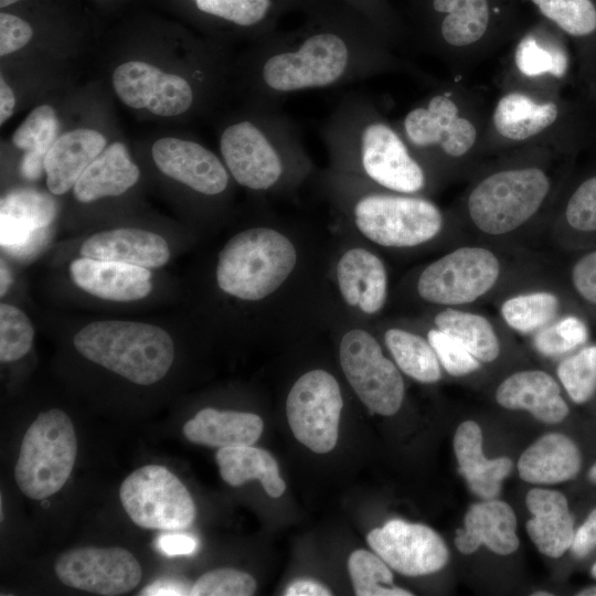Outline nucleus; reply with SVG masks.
Returning a JSON list of instances; mask_svg holds the SVG:
<instances>
[{
  "mask_svg": "<svg viewBox=\"0 0 596 596\" xmlns=\"http://www.w3.org/2000/svg\"><path fill=\"white\" fill-rule=\"evenodd\" d=\"M374 31L360 20L321 13L295 31L262 38L248 66L255 103L280 106L288 96L342 86L395 67Z\"/></svg>",
  "mask_w": 596,
  "mask_h": 596,
  "instance_id": "1",
  "label": "nucleus"
},
{
  "mask_svg": "<svg viewBox=\"0 0 596 596\" xmlns=\"http://www.w3.org/2000/svg\"><path fill=\"white\" fill-rule=\"evenodd\" d=\"M255 104L248 116L223 128L220 151L237 183L267 191L306 167V155L297 127L279 106Z\"/></svg>",
  "mask_w": 596,
  "mask_h": 596,
  "instance_id": "2",
  "label": "nucleus"
},
{
  "mask_svg": "<svg viewBox=\"0 0 596 596\" xmlns=\"http://www.w3.org/2000/svg\"><path fill=\"white\" fill-rule=\"evenodd\" d=\"M73 341L84 358L139 385L163 379L174 358L170 334L151 323L95 321L83 327Z\"/></svg>",
  "mask_w": 596,
  "mask_h": 596,
  "instance_id": "3",
  "label": "nucleus"
},
{
  "mask_svg": "<svg viewBox=\"0 0 596 596\" xmlns=\"http://www.w3.org/2000/svg\"><path fill=\"white\" fill-rule=\"evenodd\" d=\"M297 262L292 243L269 227L245 230L223 246L216 265L219 287L236 298L256 301L278 289Z\"/></svg>",
  "mask_w": 596,
  "mask_h": 596,
  "instance_id": "4",
  "label": "nucleus"
},
{
  "mask_svg": "<svg viewBox=\"0 0 596 596\" xmlns=\"http://www.w3.org/2000/svg\"><path fill=\"white\" fill-rule=\"evenodd\" d=\"M77 441L73 423L61 409L40 413L22 439L14 479L30 499L43 500L66 483L75 464Z\"/></svg>",
  "mask_w": 596,
  "mask_h": 596,
  "instance_id": "5",
  "label": "nucleus"
},
{
  "mask_svg": "<svg viewBox=\"0 0 596 596\" xmlns=\"http://www.w3.org/2000/svg\"><path fill=\"white\" fill-rule=\"evenodd\" d=\"M550 179L540 168L494 172L482 179L467 201L472 223L483 233L502 235L526 223L541 207Z\"/></svg>",
  "mask_w": 596,
  "mask_h": 596,
  "instance_id": "6",
  "label": "nucleus"
},
{
  "mask_svg": "<svg viewBox=\"0 0 596 596\" xmlns=\"http://www.w3.org/2000/svg\"><path fill=\"white\" fill-rule=\"evenodd\" d=\"M358 230L372 242L387 247H411L435 237L443 215L430 201L409 194L368 192L352 204Z\"/></svg>",
  "mask_w": 596,
  "mask_h": 596,
  "instance_id": "7",
  "label": "nucleus"
},
{
  "mask_svg": "<svg viewBox=\"0 0 596 596\" xmlns=\"http://www.w3.org/2000/svg\"><path fill=\"white\" fill-rule=\"evenodd\" d=\"M120 502L131 521L149 530L190 528L196 515L187 487L168 468L148 465L132 471L119 488Z\"/></svg>",
  "mask_w": 596,
  "mask_h": 596,
  "instance_id": "8",
  "label": "nucleus"
},
{
  "mask_svg": "<svg viewBox=\"0 0 596 596\" xmlns=\"http://www.w3.org/2000/svg\"><path fill=\"white\" fill-rule=\"evenodd\" d=\"M500 269V262L490 249L462 246L430 263L418 278L417 290L430 304L466 305L496 285Z\"/></svg>",
  "mask_w": 596,
  "mask_h": 596,
  "instance_id": "9",
  "label": "nucleus"
},
{
  "mask_svg": "<svg viewBox=\"0 0 596 596\" xmlns=\"http://www.w3.org/2000/svg\"><path fill=\"white\" fill-rule=\"evenodd\" d=\"M342 405L339 384L330 373L312 370L301 375L286 402L295 438L317 454L332 450L338 441Z\"/></svg>",
  "mask_w": 596,
  "mask_h": 596,
  "instance_id": "10",
  "label": "nucleus"
},
{
  "mask_svg": "<svg viewBox=\"0 0 596 596\" xmlns=\"http://www.w3.org/2000/svg\"><path fill=\"white\" fill-rule=\"evenodd\" d=\"M339 356L348 382L369 409L384 416L400 409L403 377L369 332L362 329L347 332L340 342Z\"/></svg>",
  "mask_w": 596,
  "mask_h": 596,
  "instance_id": "11",
  "label": "nucleus"
},
{
  "mask_svg": "<svg viewBox=\"0 0 596 596\" xmlns=\"http://www.w3.org/2000/svg\"><path fill=\"white\" fill-rule=\"evenodd\" d=\"M66 586L103 596L132 590L141 581V566L126 549L85 546L61 554L54 564Z\"/></svg>",
  "mask_w": 596,
  "mask_h": 596,
  "instance_id": "12",
  "label": "nucleus"
},
{
  "mask_svg": "<svg viewBox=\"0 0 596 596\" xmlns=\"http://www.w3.org/2000/svg\"><path fill=\"white\" fill-rule=\"evenodd\" d=\"M366 542L390 567L406 576L438 572L448 562L444 540L421 523L390 520L382 528L373 529Z\"/></svg>",
  "mask_w": 596,
  "mask_h": 596,
  "instance_id": "13",
  "label": "nucleus"
},
{
  "mask_svg": "<svg viewBox=\"0 0 596 596\" xmlns=\"http://www.w3.org/2000/svg\"><path fill=\"white\" fill-rule=\"evenodd\" d=\"M401 134L415 149H439L454 158L466 155L477 140L475 125L459 115L456 102L446 94L412 108L401 123Z\"/></svg>",
  "mask_w": 596,
  "mask_h": 596,
  "instance_id": "14",
  "label": "nucleus"
},
{
  "mask_svg": "<svg viewBox=\"0 0 596 596\" xmlns=\"http://www.w3.org/2000/svg\"><path fill=\"white\" fill-rule=\"evenodd\" d=\"M113 85L127 106L146 108L158 116L181 115L194 102V91L189 81L146 62L130 61L119 65L114 71Z\"/></svg>",
  "mask_w": 596,
  "mask_h": 596,
  "instance_id": "15",
  "label": "nucleus"
},
{
  "mask_svg": "<svg viewBox=\"0 0 596 596\" xmlns=\"http://www.w3.org/2000/svg\"><path fill=\"white\" fill-rule=\"evenodd\" d=\"M152 158L163 174L203 195H219L228 185L225 164L195 141L163 137L153 143Z\"/></svg>",
  "mask_w": 596,
  "mask_h": 596,
  "instance_id": "16",
  "label": "nucleus"
},
{
  "mask_svg": "<svg viewBox=\"0 0 596 596\" xmlns=\"http://www.w3.org/2000/svg\"><path fill=\"white\" fill-rule=\"evenodd\" d=\"M0 242L17 257H30L46 240V228L56 215L52 198L31 190L9 193L1 200Z\"/></svg>",
  "mask_w": 596,
  "mask_h": 596,
  "instance_id": "17",
  "label": "nucleus"
},
{
  "mask_svg": "<svg viewBox=\"0 0 596 596\" xmlns=\"http://www.w3.org/2000/svg\"><path fill=\"white\" fill-rule=\"evenodd\" d=\"M70 274L76 286L105 300L135 301L152 289L151 272L131 264L82 256L71 263Z\"/></svg>",
  "mask_w": 596,
  "mask_h": 596,
  "instance_id": "18",
  "label": "nucleus"
},
{
  "mask_svg": "<svg viewBox=\"0 0 596 596\" xmlns=\"http://www.w3.org/2000/svg\"><path fill=\"white\" fill-rule=\"evenodd\" d=\"M81 255L146 268L163 266L170 258L167 241L159 234L134 227L102 231L81 246Z\"/></svg>",
  "mask_w": 596,
  "mask_h": 596,
  "instance_id": "19",
  "label": "nucleus"
},
{
  "mask_svg": "<svg viewBox=\"0 0 596 596\" xmlns=\"http://www.w3.org/2000/svg\"><path fill=\"white\" fill-rule=\"evenodd\" d=\"M482 544L500 555L518 549L517 518L508 503L489 500L467 511L464 528L456 531L455 545L462 554H471Z\"/></svg>",
  "mask_w": 596,
  "mask_h": 596,
  "instance_id": "20",
  "label": "nucleus"
},
{
  "mask_svg": "<svg viewBox=\"0 0 596 596\" xmlns=\"http://www.w3.org/2000/svg\"><path fill=\"white\" fill-rule=\"evenodd\" d=\"M497 402L504 408L525 409L535 418L556 424L568 414L557 382L540 370L520 371L500 383Z\"/></svg>",
  "mask_w": 596,
  "mask_h": 596,
  "instance_id": "21",
  "label": "nucleus"
},
{
  "mask_svg": "<svg viewBox=\"0 0 596 596\" xmlns=\"http://www.w3.org/2000/svg\"><path fill=\"white\" fill-rule=\"evenodd\" d=\"M533 514L526 532L538 550L550 557L562 556L573 543L574 519L566 497L556 490L534 488L525 498Z\"/></svg>",
  "mask_w": 596,
  "mask_h": 596,
  "instance_id": "22",
  "label": "nucleus"
},
{
  "mask_svg": "<svg viewBox=\"0 0 596 596\" xmlns=\"http://www.w3.org/2000/svg\"><path fill=\"white\" fill-rule=\"evenodd\" d=\"M340 292L345 302L373 315L382 309L387 296V275L383 262L364 248L343 254L337 266Z\"/></svg>",
  "mask_w": 596,
  "mask_h": 596,
  "instance_id": "23",
  "label": "nucleus"
},
{
  "mask_svg": "<svg viewBox=\"0 0 596 596\" xmlns=\"http://www.w3.org/2000/svg\"><path fill=\"white\" fill-rule=\"evenodd\" d=\"M106 146L105 137L93 129H74L53 142L44 160L46 185L53 194L74 188L85 169Z\"/></svg>",
  "mask_w": 596,
  "mask_h": 596,
  "instance_id": "24",
  "label": "nucleus"
},
{
  "mask_svg": "<svg viewBox=\"0 0 596 596\" xmlns=\"http://www.w3.org/2000/svg\"><path fill=\"white\" fill-rule=\"evenodd\" d=\"M454 450L459 471L470 490L485 499L496 497L501 490L503 479L512 470L511 459L486 458L482 454L481 428L472 421H466L458 426L454 436Z\"/></svg>",
  "mask_w": 596,
  "mask_h": 596,
  "instance_id": "25",
  "label": "nucleus"
},
{
  "mask_svg": "<svg viewBox=\"0 0 596 596\" xmlns=\"http://www.w3.org/2000/svg\"><path fill=\"white\" fill-rule=\"evenodd\" d=\"M581 465L582 457L575 443L563 434L551 433L523 451L518 471L526 482L553 485L573 479Z\"/></svg>",
  "mask_w": 596,
  "mask_h": 596,
  "instance_id": "26",
  "label": "nucleus"
},
{
  "mask_svg": "<svg viewBox=\"0 0 596 596\" xmlns=\"http://www.w3.org/2000/svg\"><path fill=\"white\" fill-rule=\"evenodd\" d=\"M263 428V419L254 413L206 407L184 424L183 434L193 444L225 448L253 445Z\"/></svg>",
  "mask_w": 596,
  "mask_h": 596,
  "instance_id": "27",
  "label": "nucleus"
},
{
  "mask_svg": "<svg viewBox=\"0 0 596 596\" xmlns=\"http://www.w3.org/2000/svg\"><path fill=\"white\" fill-rule=\"evenodd\" d=\"M139 179V169L131 161L126 146L114 142L104 149L76 181L73 193L83 203L117 196Z\"/></svg>",
  "mask_w": 596,
  "mask_h": 596,
  "instance_id": "28",
  "label": "nucleus"
},
{
  "mask_svg": "<svg viewBox=\"0 0 596 596\" xmlns=\"http://www.w3.org/2000/svg\"><path fill=\"white\" fill-rule=\"evenodd\" d=\"M215 460L222 479L230 486L256 479L272 498L280 497L286 489L276 459L265 449L253 445L219 448Z\"/></svg>",
  "mask_w": 596,
  "mask_h": 596,
  "instance_id": "29",
  "label": "nucleus"
},
{
  "mask_svg": "<svg viewBox=\"0 0 596 596\" xmlns=\"http://www.w3.org/2000/svg\"><path fill=\"white\" fill-rule=\"evenodd\" d=\"M557 114L554 103H538L529 95L513 92L499 99L492 121L502 137L521 141L550 127L556 120Z\"/></svg>",
  "mask_w": 596,
  "mask_h": 596,
  "instance_id": "30",
  "label": "nucleus"
},
{
  "mask_svg": "<svg viewBox=\"0 0 596 596\" xmlns=\"http://www.w3.org/2000/svg\"><path fill=\"white\" fill-rule=\"evenodd\" d=\"M57 118L53 107L41 105L34 108L12 136L14 146L25 153L21 160V174L36 180L44 170L45 156L56 140Z\"/></svg>",
  "mask_w": 596,
  "mask_h": 596,
  "instance_id": "31",
  "label": "nucleus"
},
{
  "mask_svg": "<svg viewBox=\"0 0 596 596\" xmlns=\"http://www.w3.org/2000/svg\"><path fill=\"white\" fill-rule=\"evenodd\" d=\"M432 7L438 13H446L439 32L443 41L453 47L476 43L488 29V0H432Z\"/></svg>",
  "mask_w": 596,
  "mask_h": 596,
  "instance_id": "32",
  "label": "nucleus"
},
{
  "mask_svg": "<svg viewBox=\"0 0 596 596\" xmlns=\"http://www.w3.org/2000/svg\"><path fill=\"white\" fill-rule=\"evenodd\" d=\"M436 328L459 341L480 362L494 361L500 343L492 324L481 315L447 308L435 317Z\"/></svg>",
  "mask_w": 596,
  "mask_h": 596,
  "instance_id": "33",
  "label": "nucleus"
},
{
  "mask_svg": "<svg viewBox=\"0 0 596 596\" xmlns=\"http://www.w3.org/2000/svg\"><path fill=\"white\" fill-rule=\"evenodd\" d=\"M201 12L232 23L241 29L256 31L263 38L274 32L280 11L299 0H192Z\"/></svg>",
  "mask_w": 596,
  "mask_h": 596,
  "instance_id": "34",
  "label": "nucleus"
},
{
  "mask_svg": "<svg viewBox=\"0 0 596 596\" xmlns=\"http://www.w3.org/2000/svg\"><path fill=\"white\" fill-rule=\"evenodd\" d=\"M384 340L397 366L406 375L423 383L440 379L439 360L428 340L397 328L389 329Z\"/></svg>",
  "mask_w": 596,
  "mask_h": 596,
  "instance_id": "35",
  "label": "nucleus"
},
{
  "mask_svg": "<svg viewBox=\"0 0 596 596\" xmlns=\"http://www.w3.org/2000/svg\"><path fill=\"white\" fill-rule=\"evenodd\" d=\"M558 311V298L550 291L518 295L501 306L507 324L521 333H530L550 324Z\"/></svg>",
  "mask_w": 596,
  "mask_h": 596,
  "instance_id": "36",
  "label": "nucleus"
},
{
  "mask_svg": "<svg viewBox=\"0 0 596 596\" xmlns=\"http://www.w3.org/2000/svg\"><path fill=\"white\" fill-rule=\"evenodd\" d=\"M348 571L358 596H411L413 593L397 587L389 565L375 553L366 550L352 552Z\"/></svg>",
  "mask_w": 596,
  "mask_h": 596,
  "instance_id": "37",
  "label": "nucleus"
},
{
  "mask_svg": "<svg viewBox=\"0 0 596 596\" xmlns=\"http://www.w3.org/2000/svg\"><path fill=\"white\" fill-rule=\"evenodd\" d=\"M540 12L573 36L596 30V8L592 0H531Z\"/></svg>",
  "mask_w": 596,
  "mask_h": 596,
  "instance_id": "38",
  "label": "nucleus"
},
{
  "mask_svg": "<svg viewBox=\"0 0 596 596\" xmlns=\"http://www.w3.org/2000/svg\"><path fill=\"white\" fill-rule=\"evenodd\" d=\"M557 376L573 402L588 401L596 390V345L585 347L562 361Z\"/></svg>",
  "mask_w": 596,
  "mask_h": 596,
  "instance_id": "39",
  "label": "nucleus"
},
{
  "mask_svg": "<svg viewBox=\"0 0 596 596\" xmlns=\"http://www.w3.org/2000/svg\"><path fill=\"white\" fill-rule=\"evenodd\" d=\"M34 338L33 326L19 308L0 306V360L13 362L23 358L31 349Z\"/></svg>",
  "mask_w": 596,
  "mask_h": 596,
  "instance_id": "40",
  "label": "nucleus"
},
{
  "mask_svg": "<svg viewBox=\"0 0 596 596\" xmlns=\"http://www.w3.org/2000/svg\"><path fill=\"white\" fill-rule=\"evenodd\" d=\"M587 339L586 323L576 316H567L538 330L533 342L541 354L555 356L584 344Z\"/></svg>",
  "mask_w": 596,
  "mask_h": 596,
  "instance_id": "41",
  "label": "nucleus"
},
{
  "mask_svg": "<svg viewBox=\"0 0 596 596\" xmlns=\"http://www.w3.org/2000/svg\"><path fill=\"white\" fill-rule=\"evenodd\" d=\"M514 61L520 73L530 77L545 74L561 77L567 68L564 52L545 47L533 38H525L519 43Z\"/></svg>",
  "mask_w": 596,
  "mask_h": 596,
  "instance_id": "42",
  "label": "nucleus"
},
{
  "mask_svg": "<svg viewBox=\"0 0 596 596\" xmlns=\"http://www.w3.org/2000/svg\"><path fill=\"white\" fill-rule=\"evenodd\" d=\"M256 581L248 573L234 568H216L200 576L191 587V596H251Z\"/></svg>",
  "mask_w": 596,
  "mask_h": 596,
  "instance_id": "43",
  "label": "nucleus"
},
{
  "mask_svg": "<svg viewBox=\"0 0 596 596\" xmlns=\"http://www.w3.org/2000/svg\"><path fill=\"white\" fill-rule=\"evenodd\" d=\"M427 340L433 347L440 364L454 376H462L476 371L480 361L473 356L459 341L439 329H432Z\"/></svg>",
  "mask_w": 596,
  "mask_h": 596,
  "instance_id": "44",
  "label": "nucleus"
},
{
  "mask_svg": "<svg viewBox=\"0 0 596 596\" xmlns=\"http://www.w3.org/2000/svg\"><path fill=\"white\" fill-rule=\"evenodd\" d=\"M565 217L581 232H596V175L585 180L571 195Z\"/></svg>",
  "mask_w": 596,
  "mask_h": 596,
  "instance_id": "45",
  "label": "nucleus"
},
{
  "mask_svg": "<svg viewBox=\"0 0 596 596\" xmlns=\"http://www.w3.org/2000/svg\"><path fill=\"white\" fill-rule=\"evenodd\" d=\"M33 35L32 26L23 19L0 13V55L4 56L22 49Z\"/></svg>",
  "mask_w": 596,
  "mask_h": 596,
  "instance_id": "46",
  "label": "nucleus"
},
{
  "mask_svg": "<svg viewBox=\"0 0 596 596\" xmlns=\"http://www.w3.org/2000/svg\"><path fill=\"white\" fill-rule=\"evenodd\" d=\"M571 277L577 294L596 305V251L585 254L575 263Z\"/></svg>",
  "mask_w": 596,
  "mask_h": 596,
  "instance_id": "47",
  "label": "nucleus"
},
{
  "mask_svg": "<svg viewBox=\"0 0 596 596\" xmlns=\"http://www.w3.org/2000/svg\"><path fill=\"white\" fill-rule=\"evenodd\" d=\"M596 547V509L593 510L585 522L574 534L571 550L578 557H585Z\"/></svg>",
  "mask_w": 596,
  "mask_h": 596,
  "instance_id": "48",
  "label": "nucleus"
},
{
  "mask_svg": "<svg viewBox=\"0 0 596 596\" xmlns=\"http://www.w3.org/2000/svg\"><path fill=\"white\" fill-rule=\"evenodd\" d=\"M157 545L166 555L175 556L193 553L198 546V542L192 536L172 533L159 536Z\"/></svg>",
  "mask_w": 596,
  "mask_h": 596,
  "instance_id": "49",
  "label": "nucleus"
},
{
  "mask_svg": "<svg viewBox=\"0 0 596 596\" xmlns=\"http://www.w3.org/2000/svg\"><path fill=\"white\" fill-rule=\"evenodd\" d=\"M191 587L173 578H161L145 587L139 595H190Z\"/></svg>",
  "mask_w": 596,
  "mask_h": 596,
  "instance_id": "50",
  "label": "nucleus"
},
{
  "mask_svg": "<svg viewBox=\"0 0 596 596\" xmlns=\"http://www.w3.org/2000/svg\"><path fill=\"white\" fill-rule=\"evenodd\" d=\"M331 590L323 584L312 579H297L287 586L286 596H330Z\"/></svg>",
  "mask_w": 596,
  "mask_h": 596,
  "instance_id": "51",
  "label": "nucleus"
},
{
  "mask_svg": "<svg viewBox=\"0 0 596 596\" xmlns=\"http://www.w3.org/2000/svg\"><path fill=\"white\" fill-rule=\"evenodd\" d=\"M15 98L12 89L6 83L3 77L0 78V124L9 119L13 113Z\"/></svg>",
  "mask_w": 596,
  "mask_h": 596,
  "instance_id": "52",
  "label": "nucleus"
},
{
  "mask_svg": "<svg viewBox=\"0 0 596 596\" xmlns=\"http://www.w3.org/2000/svg\"><path fill=\"white\" fill-rule=\"evenodd\" d=\"M348 1L350 2V4L359 9V12L363 11L368 13V17L370 19H375L376 17V20H377V14L375 13L374 0H348Z\"/></svg>",
  "mask_w": 596,
  "mask_h": 596,
  "instance_id": "53",
  "label": "nucleus"
},
{
  "mask_svg": "<svg viewBox=\"0 0 596 596\" xmlns=\"http://www.w3.org/2000/svg\"><path fill=\"white\" fill-rule=\"evenodd\" d=\"M0 274H1V287H0V289H1V296H3L8 291L9 287H10V285L12 283V275H11L9 268L7 267V265L3 262H1V273Z\"/></svg>",
  "mask_w": 596,
  "mask_h": 596,
  "instance_id": "54",
  "label": "nucleus"
},
{
  "mask_svg": "<svg viewBox=\"0 0 596 596\" xmlns=\"http://www.w3.org/2000/svg\"><path fill=\"white\" fill-rule=\"evenodd\" d=\"M578 596H596V586L587 587L583 590H581Z\"/></svg>",
  "mask_w": 596,
  "mask_h": 596,
  "instance_id": "55",
  "label": "nucleus"
},
{
  "mask_svg": "<svg viewBox=\"0 0 596 596\" xmlns=\"http://www.w3.org/2000/svg\"><path fill=\"white\" fill-rule=\"evenodd\" d=\"M589 479L596 483V464L588 471Z\"/></svg>",
  "mask_w": 596,
  "mask_h": 596,
  "instance_id": "56",
  "label": "nucleus"
},
{
  "mask_svg": "<svg viewBox=\"0 0 596 596\" xmlns=\"http://www.w3.org/2000/svg\"><path fill=\"white\" fill-rule=\"evenodd\" d=\"M18 1H20V0H0V7L4 8V7H8V6H10L12 3H15Z\"/></svg>",
  "mask_w": 596,
  "mask_h": 596,
  "instance_id": "57",
  "label": "nucleus"
},
{
  "mask_svg": "<svg viewBox=\"0 0 596 596\" xmlns=\"http://www.w3.org/2000/svg\"><path fill=\"white\" fill-rule=\"evenodd\" d=\"M552 594L547 593V592H536L533 594V596H550Z\"/></svg>",
  "mask_w": 596,
  "mask_h": 596,
  "instance_id": "58",
  "label": "nucleus"
},
{
  "mask_svg": "<svg viewBox=\"0 0 596 596\" xmlns=\"http://www.w3.org/2000/svg\"><path fill=\"white\" fill-rule=\"evenodd\" d=\"M592 575L596 578V563L592 567Z\"/></svg>",
  "mask_w": 596,
  "mask_h": 596,
  "instance_id": "59",
  "label": "nucleus"
}]
</instances>
